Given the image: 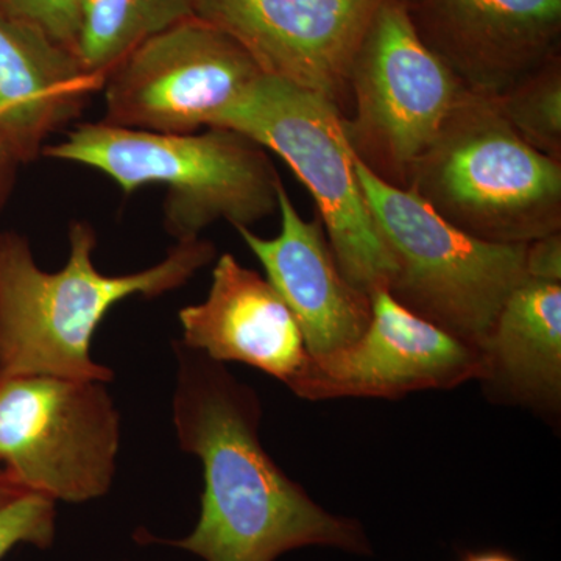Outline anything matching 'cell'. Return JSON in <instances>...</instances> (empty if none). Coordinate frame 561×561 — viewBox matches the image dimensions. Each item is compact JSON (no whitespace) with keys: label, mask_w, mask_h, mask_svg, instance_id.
I'll return each instance as SVG.
<instances>
[{"label":"cell","mask_w":561,"mask_h":561,"mask_svg":"<svg viewBox=\"0 0 561 561\" xmlns=\"http://www.w3.org/2000/svg\"><path fill=\"white\" fill-rule=\"evenodd\" d=\"M491 99L519 138L561 161V54Z\"/></svg>","instance_id":"ac0fdd59"},{"label":"cell","mask_w":561,"mask_h":561,"mask_svg":"<svg viewBox=\"0 0 561 561\" xmlns=\"http://www.w3.org/2000/svg\"><path fill=\"white\" fill-rule=\"evenodd\" d=\"M371 320L356 342L309 357L291 386L302 400L401 398L479 378L481 353L416 316L389 290L370 295Z\"/></svg>","instance_id":"8fae6325"},{"label":"cell","mask_w":561,"mask_h":561,"mask_svg":"<svg viewBox=\"0 0 561 561\" xmlns=\"http://www.w3.org/2000/svg\"><path fill=\"white\" fill-rule=\"evenodd\" d=\"M179 319L184 345L220 364L250 365L289 389L311 357L275 287L231 253L217 260L206 300L181 309Z\"/></svg>","instance_id":"5bb4252c"},{"label":"cell","mask_w":561,"mask_h":561,"mask_svg":"<svg viewBox=\"0 0 561 561\" xmlns=\"http://www.w3.org/2000/svg\"><path fill=\"white\" fill-rule=\"evenodd\" d=\"M383 0H192L195 16L227 32L264 76L350 113V73Z\"/></svg>","instance_id":"30bf717a"},{"label":"cell","mask_w":561,"mask_h":561,"mask_svg":"<svg viewBox=\"0 0 561 561\" xmlns=\"http://www.w3.org/2000/svg\"><path fill=\"white\" fill-rule=\"evenodd\" d=\"M479 378L545 412L561 402V283L526 279L508 295L481 351Z\"/></svg>","instance_id":"2e32d148"},{"label":"cell","mask_w":561,"mask_h":561,"mask_svg":"<svg viewBox=\"0 0 561 561\" xmlns=\"http://www.w3.org/2000/svg\"><path fill=\"white\" fill-rule=\"evenodd\" d=\"M408 190L481 241L527 245L561 231V161L535 150L493 99L471 91L416 162Z\"/></svg>","instance_id":"277c9868"},{"label":"cell","mask_w":561,"mask_h":561,"mask_svg":"<svg viewBox=\"0 0 561 561\" xmlns=\"http://www.w3.org/2000/svg\"><path fill=\"white\" fill-rule=\"evenodd\" d=\"M461 561H519L512 553L500 551V549H483V551H474L465 553Z\"/></svg>","instance_id":"603a6c76"},{"label":"cell","mask_w":561,"mask_h":561,"mask_svg":"<svg viewBox=\"0 0 561 561\" xmlns=\"http://www.w3.org/2000/svg\"><path fill=\"white\" fill-rule=\"evenodd\" d=\"M57 501L0 470V560L18 545L47 549L55 540Z\"/></svg>","instance_id":"d6986e66"},{"label":"cell","mask_w":561,"mask_h":561,"mask_svg":"<svg viewBox=\"0 0 561 561\" xmlns=\"http://www.w3.org/2000/svg\"><path fill=\"white\" fill-rule=\"evenodd\" d=\"M192 16V0H81L77 57L105 83L138 44Z\"/></svg>","instance_id":"e0dca14e"},{"label":"cell","mask_w":561,"mask_h":561,"mask_svg":"<svg viewBox=\"0 0 561 561\" xmlns=\"http://www.w3.org/2000/svg\"><path fill=\"white\" fill-rule=\"evenodd\" d=\"M526 278L561 283V231L527 243Z\"/></svg>","instance_id":"44dd1931"},{"label":"cell","mask_w":561,"mask_h":561,"mask_svg":"<svg viewBox=\"0 0 561 561\" xmlns=\"http://www.w3.org/2000/svg\"><path fill=\"white\" fill-rule=\"evenodd\" d=\"M20 165L7 144L0 139V210L10 198Z\"/></svg>","instance_id":"7402d4cb"},{"label":"cell","mask_w":561,"mask_h":561,"mask_svg":"<svg viewBox=\"0 0 561 561\" xmlns=\"http://www.w3.org/2000/svg\"><path fill=\"white\" fill-rule=\"evenodd\" d=\"M102 88L73 51L0 13V139L20 164L43 157L47 139Z\"/></svg>","instance_id":"9a60e30c"},{"label":"cell","mask_w":561,"mask_h":561,"mask_svg":"<svg viewBox=\"0 0 561 561\" xmlns=\"http://www.w3.org/2000/svg\"><path fill=\"white\" fill-rule=\"evenodd\" d=\"M68 236L65 267L46 272L24 236L0 231V378L113 381L114 373L91 357L92 337L110 309L130 297L180 289L216 257L214 243L198 238L176 242L146 271L110 276L95 267L91 224L73 221Z\"/></svg>","instance_id":"7a4b0ae2"},{"label":"cell","mask_w":561,"mask_h":561,"mask_svg":"<svg viewBox=\"0 0 561 561\" xmlns=\"http://www.w3.org/2000/svg\"><path fill=\"white\" fill-rule=\"evenodd\" d=\"M467 92L424 46L400 0H383L351 68L346 142L373 175L408 190L416 162Z\"/></svg>","instance_id":"52a82bcc"},{"label":"cell","mask_w":561,"mask_h":561,"mask_svg":"<svg viewBox=\"0 0 561 561\" xmlns=\"http://www.w3.org/2000/svg\"><path fill=\"white\" fill-rule=\"evenodd\" d=\"M356 172L394 262L391 297L481 351L508 295L527 279L526 245L472 238L357 160Z\"/></svg>","instance_id":"5b68a950"},{"label":"cell","mask_w":561,"mask_h":561,"mask_svg":"<svg viewBox=\"0 0 561 561\" xmlns=\"http://www.w3.org/2000/svg\"><path fill=\"white\" fill-rule=\"evenodd\" d=\"M119 446L106 382L0 378V463L22 485L54 501L98 500L113 485Z\"/></svg>","instance_id":"ba28073f"},{"label":"cell","mask_w":561,"mask_h":561,"mask_svg":"<svg viewBox=\"0 0 561 561\" xmlns=\"http://www.w3.org/2000/svg\"><path fill=\"white\" fill-rule=\"evenodd\" d=\"M342 117L327 99L262 76L210 127L242 133L287 162L311 192L343 275L371 295L389 290L394 262L365 201Z\"/></svg>","instance_id":"8992f818"},{"label":"cell","mask_w":561,"mask_h":561,"mask_svg":"<svg viewBox=\"0 0 561 561\" xmlns=\"http://www.w3.org/2000/svg\"><path fill=\"white\" fill-rule=\"evenodd\" d=\"M468 91L496 98L561 54V0H400Z\"/></svg>","instance_id":"7c38bea8"},{"label":"cell","mask_w":561,"mask_h":561,"mask_svg":"<svg viewBox=\"0 0 561 561\" xmlns=\"http://www.w3.org/2000/svg\"><path fill=\"white\" fill-rule=\"evenodd\" d=\"M264 76L227 32L192 16L128 51L103 83L106 124L191 135L230 108Z\"/></svg>","instance_id":"9c48e42d"},{"label":"cell","mask_w":561,"mask_h":561,"mask_svg":"<svg viewBox=\"0 0 561 561\" xmlns=\"http://www.w3.org/2000/svg\"><path fill=\"white\" fill-rule=\"evenodd\" d=\"M173 426L184 453L203 465L197 526L162 540L205 561H275L305 546L368 553L356 522L321 508L261 445V402L225 364L175 343Z\"/></svg>","instance_id":"6da1fadb"},{"label":"cell","mask_w":561,"mask_h":561,"mask_svg":"<svg viewBox=\"0 0 561 561\" xmlns=\"http://www.w3.org/2000/svg\"><path fill=\"white\" fill-rule=\"evenodd\" d=\"M81 0H0V13L38 28L77 55Z\"/></svg>","instance_id":"ffe728a7"},{"label":"cell","mask_w":561,"mask_h":561,"mask_svg":"<svg viewBox=\"0 0 561 561\" xmlns=\"http://www.w3.org/2000/svg\"><path fill=\"white\" fill-rule=\"evenodd\" d=\"M278 210L280 231L276 238H261L245 227L236 231L294 313L309 354L321 356L345 348L370 324V295L345 278L320 219H302L283 183Z\"/></svg>","instance_id":"4fadbf2b"},{"label":"cell","mask_w":561,"mask_h":561,"mask_svg":"<svg viewBox=\"0 0 561 561\" xmlns=\"http://www.w3.org/2000/svg\"><path fill=\"white\" fill-rule=\"evenodd\" d=\"M43 157L101 171L125 194L162 184L164 228L176 242L220 220L250 228L278 210L283 181L267 150L230 128L162 135L94 122L47 144Z\"/></svg>","instance_id":"3957f363"}]
</instances>
